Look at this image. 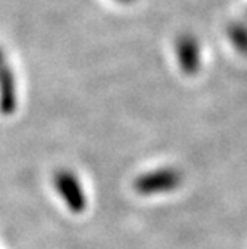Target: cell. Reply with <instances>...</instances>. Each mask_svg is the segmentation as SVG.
<instances>
[{"label": "cell", "mask_w": 247, "mask_h": 249, "mask_svg": "<svg viewBox=\"0 0 247 249\" xmlns=\"http://www.w3.org/2000/svg\"><path fill=\"white\" fill-rule=\"evenodd\" d=\"M55 183L60 195L65 198L66 204L74 213H81L85 208V196L81 188V183L77 182L74 174L69 171H60L55 177Z\"/></svg>", "instance_id": "obj_1"}, {"label": "cell", "mask_w": 247, "mask_h": 249, "mask_svg": "<svg viewBox=\"0 0 247 249\" xmlns=\"http://www.w3.org/2000/svg\"><path fill=\"white\" fill-rule=\"evenodd\" d=\"M180 182V177L175 171L170 169H162V171L151 172L148 176H143L136 180L135 187L138 190V193L143 195H152V193H161V192H169L173 190Z\"/></svg>", "instance_id": "obj_2"}, {"label": "cell", "mask_w": 247, "mask_h": 249, "mask_svg": "<svg viewBox=\"0 0 247 249\" xmlns=\"http://www.w3.org/2000/svg\"><path fill=\"white\" fill-rule=\"evenodd\" d=\"M16 109V87L10 68L5 61L0 63V111L3 114H12Z\"/></svg>", "instance_id": "obj_3"}, {"label": "cell", "mask_w": 247, "mask_h": 249, "mask_svg": "<svg viewBox=\"0 0 247 249\" xmlns=\"http://www.w3.org/2000/svg\"><path fill=\"white\" fill-rule=\"evenodd\" d=\"M2 61H3V53L0 52V63H2Z\"/></svg>", "instance_id": "obj_4"}]
</instances>
